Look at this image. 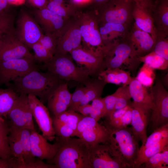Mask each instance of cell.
Instances as JSON below:
<instances>
[{"instance_id": "1", "label": "cell", "mask_w": 168, "mask_h": 168, "mask_svg": "<svg viewBox=\"0 0 168 168\" xmlns=\"http://www.w3.org/2000/svg\"><path fill=\"white\" fill-rule=\"evenodd\" d=\"M55 139L58 150L48 164L55 168H91L90 146L79 138L56 137Z\"/></svg>"}, {"instance_id": "2", "label": "cell", "mask_w": 168, "mask_h": 168, "mask_svg": "<svg viewBox=\"0 0 168 168\" xmlns=\"http://www.w3.org/2000/svg\"><path fill=\"white\" fill-rule=\"evenodd\" d=\"M61 80L51 72L33 70L12 82L11 88L20 94L34 95L43 103L61 83Z\"/></svg>"}, {"instance_id": "3", "label": "cell", "mask_w": 168, "mask_h": 168, "mask_svg": "<svg viewBox=\"0 0 168 168\" xmlns=\"http://www.w3.org/2000/svg\"><path fill=\"white\" fill-rule=\"evenodd\" d=\"M109 134L108 144L124 168H134L139 151V141L131 128H117L105 121L103 124Z\"/></svg>"}, {"instance_id": "4", "label": "cell", "mask_w": 168, "mask_h": 168, "mask_svg": "<svg viewBox=\"0 0 168 168\" xmlns=\"http://www.w3.org/2000/svg\"><path fill=\"white\" fill-rule=\"evenodd\" d=\"M101 51L103 69L119 68L135 72L141 63L126 37L104 45Z\"/></svg>"}, {"instance_id": "5", "label": "cell", "mask_w": 168, "mask_h": 168, "mask_svg": "<svg viewBox=\"0 0 168 168\" xmlns=\"http://www.w3.org/2000/svg\"><path fill=\"white\" fill-rule=\"evenodd\" d=\"M44 67L61 80L74 81L85 85L90 80L88 71L76 65L70 54H55Z\"/></svg>"}, {"instance_id": "6", "label": "cell", "mask_w": 168, "mask_h": 168, "mask_svg": "<svg viewBox=\"0 0 168 168\" xmlns=\"http://www.w3.org/2000/svg\"><path fill=\"white\" fill-rule=\"evenodd\" d=\"M134 2L130 0H110L97 14L95 13L98 24L108 22L130 26Z\"/></svg>"}, {"instance_id": "7", "label": "cell", "mask_w": 168, "mask_h": 168, "mask_svg": "<svg viewBox=\"0 0 168 168\" xmlns=\"http://www.w3.org/2000/svg\"><path fill=\"white\" fill-rule=\"evenodd\" d=\"M77 136L90 146L108 143V132L103 124L90 116H84L79 122L73 137Z\"/></svg>"}, {"instance_id": "8", "label": "cell", "mask_w": 168, "mask_h": 168, "mask_svg": "<svg viewBox=\"0 0 168 168\" xmlns=\"http://www.w3.org/2000/svg\"><path fill=\"white\" fill-rule=\"evenodd\" d=\"M76 18L79 24L82 47L91 50H99L104 46L95 13H82Z\"/></svg>"}, {"instance_id": "9", "label": "cell", "mask_w": 168, "mask_h": 168, "mask_svg": "<svg viewBox=\"0 0 168 168\" xmlns=\"http://www.w3.org/2000/svg\"><path fill=\"white\" fill-rule=\"evenodd\" d=\"M151 92L154 107L151 110L149 121L154 130L168 124V92L159 79L152 86Z\"/></svg>"}, {"instance_id": "10", "label": "cell", "mask_w": 168, "mask_h": 168, "mask_svg": "<svg viewBox=\"0 0 168 168\" xmlns=\"http://www.w3.org/2000/svg\"><path fill=\"white\" fill-rule=\"evenodd\" d=\"M34 61L26 58L0 60V85H8L10 82L38 69Z\"/></svg>"}, {"instance_id": "11", "label": "cell", "mask_w": 168, "mask_h": 168, "mask_svg": "<svg viewBox=\"0 0 168 168\" xmlns=\"http://www.w3.org/2000/svg\"><path fill=\"white\" fill-rule=\"evenodd\" d=\"M43 34L36 20L26 11H22L17 20L15 35L28 48L38 42Z\"/></svg>"}, {"instance_id": "12", "label": "cell", "mask_w": 168, "mask_h": 168, "mask_svg": "<svg viewBox=\"0 0 168 168\" xmlns=\"http://www.w3.org/2000/svg\"><path fill=\"white\" fill-rule=\"evenodd\" d=\"M27 96L33 117L42 132V135L48 140L53 141L56 136L52 118L48 108L35 95L29 94Z\"/></svg>"}, {"instance_id": "13", "label": "cell", "mask_w": 168, "mask_h": 168, "mask_svg": "<svg viewBox=\"0 0 168 168\" xmlns=\"http://www.w3.org/2000/svg\"><path fill=\"white\" fill-rule=\"evenodd\" d=\"M26 58L34 60L29 48L21 41L15 33H5L0 41V60Z\"/></svg>"}, {"instance_id": "14", "label": "cell", "mask_w": 168, "mask_h": 168, "mask_svg": "<svg viewBox=\"0 0 168 168\" xmlns=\"http://www.w3.org/2000/svg\"><path fill=\"white\" fill-rule=\"evenodd\" d=\"M90 162L91 168H123L108 143L90 146Z\"/></svg>"}, {"instance_id": "15", "label": "cell", "mask_w": 168, "mask_h": 168, "mask_svg": "<svg viewBox=\"0 0 168 168\" xmlns=\"http://www.w3.org/2000/svg\"><path fill=\"white\" fill-rule=\"evenodd\" d=\"M69 54L73 61L88 71L90 76L98 75L103 69V57L100 49L91 50L82 45Z\"/></svg>"}, {"instance_id": "16", "label": "cell", "mask_w": 168, "mask_h": 168, "mask_svg": "<svg viewBox=\"0 0 168 168\" xmlns=\"http://www.w3.org/2000/svg\"><path fill=\"white\" fill-rule=\"evenodd\" d=\"M34 15L36 21L41 25L45 34L52 35L58 38L69 21L47 8L35 10Z\"/></svg>"}, {"instance_id": "17", "label": "cell", "mask_w": 168, "mask_h": 168, "mask_svg": "<svg viewBox=\"0 0 168 168\" xmlns=\"http://www.w3.org/2000/svg\"><path fill=\"white\" fill-rule=\"evenodd\" d=\"M81 43L79 24L75 18L74 20L69 21L58 38L55 54H69L73 50L82 46Z\"/></svg>"}, {"instance_id": "18", "label": "cell", "mask_w": 168, "mask_h": 168, "mask_svg": "<svg viewBox=\"0 0 168 168\" xmlns=\"http://www.w3.org/2000/svg\"><path fill=\"white\" fill-rule=\"evenodd\" d=\"M7 118L10 125L18 128H26V122L33 121V116L29 105L27 95L20 94L8 112Z\"/></svg>"}, {"instance_id": "19", "label": "cell", "mask_w": 168, "mask_h": 168, "mask_svg": "<svg viewBox=\"0 0 168 168\" xmlns=\"http://www.w3.org/2000/svg\"><path fill=\"white\" fill-rule=\"evenodd\" d=\"M132 15L136 25L149 33L155 42L157 34L151 8V2H134Z\"/></svg>"}, {"instance_id": "20", "label": "cell", "mask_w": 168, "mask_h": 168, "mask_svg": "<svg viewBox=\"0 0 168 168\" xmlns=\"http://www.w3.org/2000/svg\"><path fill=\"white\" fill-rule=\"evenodd\" d=\"M130 104L132 109L131 129L135 137L144 144L148 137L147 129L152 110L133 102Z\"/></svg>"}, {"instance_id": "21", "label": "cell", "mask_w": 168, "mask_h": 168, "mask_svg": "<svg viewBox=\"0 0 168 168\" xmlns=\"http://www.w3.org/2000/svg\"><path fill=\"white\" fill-rule=\"evenodd\" d=\"M126 38L138 57L152 52L155 43L149 33L139 28L134 23Z\"/></svg>"}, {"instance_id": "22", "label": "cell", "mask_w": 168, "mask_h": 168, "mask_svg": "<svg viewBox=\"0 0 168 168\" xmlns=\"http://www.w3.org/2000/svg\"><path fill=\"white\" fill-rule=\"evenodd\" d=\"M30 141L32 154L42 160H46L48 161L51 160L58 150L57 142L53 144L49 143L48 140L36 129L30 130Z\"/></svg>"}, {"instance_id": "23", "label": "cell", "mask_w": 168, "mask_h": 168, "mask_svg": "<svg viewBox=\"0 0 168 168\" xmlns=\"http://www.w3.org/2000/svg\"><path fill=\"white\" fill-rule=\"evenodd\" d=\"M72 94L69 91L67 82H61L52 93L47 102V108L54 116L67 110Z\"/></svg>"}, {"instance_id": "24", "label": "cell", "mask_w": 168, "mask_h": 168, "mask_svg": "<svg viewBox=\"0 0 168 168\" xmlns=\"http://www.w3.org/2000/svg\"><path fill=\"white\" fill-rule=\"evenodd\" d=\"M151 8L157 37L168 36V0H156Z\"/></svg>"}, {"instance_id": "25", "label": "cell", "mask_w": 168, "mask_h": 168, "mask_svg": "<svg viewBox=\"0 0 168 168\" xmlns=\"http://www.w3.org/2000/svg\"><path fill=\"white\" fill-rule=\"evenodd\" d=\"M16 128L22 145L24 161L23 168H48L49 165L48 164L39 158L36 160L32 154L30 141L31 130L25 128Z\"/></svg>"}, {"instance_id": "26", "label": "cell", "mask_w": 168, "mask_h": 168, "mask_svg": "<svg viewBox=\"0 0 168 168\" xmlns=\"http://www.w3.org/2000/svg\"><path fill=\"white\" fill-rule=\"evenodd\" d=\"M129 26L108 22L99 24V30L104 45L125 37L129 30Z\"/></svg>"}, {"instance_id": "27", "label": "cell", "mask_w": 168, "mask_h": 168, "mask_svg": "<svg viewBox=\"0 0 168 168\" xmlns=\"http://www.w3.org/2000/svg\"><path fill=\"white\" fill-rule=\"evenodd\" d=\"M129 92L133 102L153 109L154 105L151 92L147 87L141 84L135 78H133L128 85Z\"/></svg>"}, {"instance_id": "28", "label": "cell", "mask_w": 168, "mask_h": 168, "mask_svg": "<svg viewBox=\"0 0 168 168\" xmlns=\"http://www.w3.org/2000/svg\"><path fill=\"white\" fill-rule=\"evenodd\" d=\"M98 76L106 83L122 84L123 86H128L134 78L131 76L130 72L119 68L102 70Z\"/></svg>"}, {"instance_id": "29", "label": "cell", "mask_w": 168, "mask_h": 168, "mask_svg": "<svg viewBox=\"0 0 168 168\" xmlns=\"http://www.w3.org/2000/svg\"><path fill=\"white\" fill-rule=\"evenodd\" d=\"M106 84L98 77L93 80H90L85 85L86 89L80 105L88 104L94 99L101 97Z\"/></svg>"}, {"instance_id": "30", "label": "cell", "mask_w": 168, "mask_h": 168, "mask_svg": "<svg viewBox=\"0 0 168 168\" xmlns=\"http://www.w3.org/2000/svg\"><path fill=\"white\" fill-rule=\"evenodd\" d=\"M8 139L12 157L18 163H24L22 143L16 128L10 125Z\"/></svg>"}, {"instance_id": "31", "label": "cell", "mask_w": 168, "mask_h": 168, "mask_svg": "<svg viewBox=\"0 0 168 168\" xmlns=\"http://www.w3.org/2000/svg\"><path fill=\"white\" fill-rule=\"evenodd\" d=\"M19 96L11 88H0V116L7 119V114Z\"/></svg>"}, {"instance_id": "32", "label": "cell", "mask_w": 168, "mask_h": 168, "mask_svg": "<svg viewBox=\"0 0 168 168\" xmlns=\"http://www.w3.org/2000/svg\"><path fill=\"white\" fill-rule=\"evenodd\" d=\"M142 165L145 168H168V146L148 159Z\"/></svg>"}, {"instance_id": "33", "label": "cell", "mask_w": 168, "mask_h": 168, "mask_svg": "<svg viewBox=\"0 0 168 168\" xmlns=\"http://www.w3.org/2000/svg\"><path fill=\"white\" fill-rule=\"evenodd\" d=\"M142 62L154 69L165 70L168 68V60L156 54L153 51L138 57Z\"/></svg>"}, {"instance_id": "34", "label": "cell", "mask_w": 168, "mask_h": 168, "mask_svg": "<svg viewBox=\"0 0 168 168\" xmlns=\"http://www.w3.org/2000/svg\"><path fill=\"white\" fill-rule=\"evenodd\" d=\"M9 130V123L6 121L0 126V158L5 159L12 157L8 139Z\"/></svg>"}, {"instance_id": "35", "label": "cell", "mask_w": 168, "mask_h": 168, "mask_svg": "<svg viewBox=\"0 0 168 168\" xmlns=\"http://www.w3.org/2000/svg\"><path fill=\"white\" fill-rule=\"evenodd\" d=\"M155 77L154 69L143 63L135 77L143 86L148 88L152 86Z\"/></svg>"}, {"instance_id": "36", "label": "cell", "mask_w": 168, "mask_h": 168, "mask_svg": "<svg viewBox=\"0 0 168 168\" xmlns=\"http://www.w3.org/2000/svg\"><path fill=\"white\" fill-rule=\"evenodd\" d=\"M115 92L116 101L114 111L123 108L129 104L131 98L128 85L119 87Z\"/></svg>"}, {"instance_id": "37", "label": "cell", "mask_w": 168, "mask_h": 168, "mask_svg": "<svg viewBox=\"0 0 168 168\" xmlns=\"http://www.w3.org/2000/svg\"><path fill=\"white\" fill-rule=\"evenodd\" d=\"M34 52L35 60L45 63L52 58L54 55L38 42L33 44L31 48Z\"/></svg>"}, {"instance_id": "38", "label": "cell", "mask_w": 168, "mask_h": 168, "mask_svg": "<svg viewBox=\"0 0 168 168\" xmlns=\"http://www.w3.org/2000/svg\"><path fill=\"white\" fill-rule=\"evenodd\" d=\"M92 111L89 116L97 121L105 114V108L103 98L101 97L96 98L92 101L91 104Z\"/></svg>"}, {"instance_id": "39", "label": "cell", "mask_w": 168, "mask_h": 168, "mask_svg": "<svg viewBox=\"0 0 168 168\" xmlns=\"http://www.w3.org/2000/svg\"><path fill=\"white\" fill-rule=\"evenodd\" d=\"M86 89L85 86L77 87L72 94L70 103L67 110L77 111L78 108L80 105Z\"/></svg>"}, {"instance_id": "40", "label": "cell", "mask_w": 168, "mask_h": 168, "mask_svg": "<svg viewBox=\"0 0 168 168\" xmlns=\"http://www.w3.org/2000/svg\"><path fill=\"white\" fill-rule=\"evenodd\" d=\"M152 51L156 54L168 60V37H157Z\"/></svg>"}, {"instance_id": "41", "label": "cell", "mask_w": 168, "mask_h": 168, "mask_svg": "<svg viewBox=\"0 0 168 168\" xmlns=\"http://www.w3.org/2000/svg\"><path fill=\"white\" fill-rule=\"evenodd\" d=\"M14 24V16L11 14L5 12L0 14V30L15 33Z\"/></svg>"}, {"instance_id": "42", "label": "cell", "mask_w": 168, "mask_h": 168, "mask_svg": "<svg viewBox=\"0 0 168 168\" xmlns=\"http://www.w3.org/2000/svg\"><path fill=\"white\" fill-rule=\"evenodd\" d=\"M58 38L52 35L43 34L38 42L54 55L55 53Z\"/></svg>"}, {"instance_id": "43", "label": "cell", "mask_w": 168, "mask_h": 168, "mask_svg": "<svg viewBox=\"0 0 168 168\" xmlns=\"http://www.w3.org/2000/svg\"><path fill=\"white\" fill-rule=\"evenodd\" d=\"M53 125L57 137L63 138L72 137L74 132L68 124H53Z\"/></svg>"}, {"instance_id": "44", "label": "cell", "mask_w": 168, "mask_h": 168, "mask_svg": "<svg viewBox=\"0 0 168 168\" xmlns=\"http://www.w3.org/2000/svg\"><path fill=\"white\" fill-rule=\"evenodd\" d=\"M131 119L132 109L130 104L129 107L124 114L120 119L111 124H109L106 122L110 125L115 128H123L126 127L131 124Z\"/></svg>"}, {"instance_id": "45", "label": "cell", "mask_w": 168, "mask_h": 168, "mask_svg": "<svg viewBox=\"0 0 168 168\" xmlns=\"http://www.w3.org/2000/svg\"><path fill=\"white\" fill-rule=\"evenodd\" d=\"M47 8L57 15L68 19L70 14L68 13L66 9L62 5L56 3L52 1H50L48 2Z\"/></svg>"}, {"instance_id": "46", "label": "cell", "mask_w": 168, "mask_h": 168, "mask_svg": "<svg viewBox=\"0 0 168 168\" xmlns=\"http://www.w3.org/2000/svg\"><path fill=\"white\" fill-rule=\"evenodd\" d=\"M67 110L68 111L67 124L73 130L74 133L79 122L84 116L75 111Z\"/></svg>"}, {"instance_id": "47", "label": "cell", "mask_w": 168, "mask_h": 168, "mask_svg": "<svg viewBox=\"0 0 168 168\" xmlns=\"http://www.w3.org/2000/svg\"><path fill=\"white\" fill-rule=\"evenodd\" d=\"M105 108V114L104 117L108 115L114 109L116 101V94L115 92L111 95L103 98Z\"/></svg>"}, {"instance_id": "48", "label": "cell", "mask_w": 168, "mask_h": 168, "mask_svg": "<svg viewBox=\"0 0 168 168\" xmlns=\"http://www.w3.org/2000/svg\"><path fill=\"white\" fill-rule=\"evenodd\" d=\"M129 106L130 103L123 108L112 111L105 117L106 120L105 121L109 124H111L119 119L124 114Z\"/></svg>"}, {"instance_id": "49", "label": "cell", "mask_w": 168, "mask_h": 168, "mask_svg": "<svg viewBox=\"0 0 168 168\" xmlns=\"http://www.w3.org/2000/svg\"><path fill=\"white\" fill-rule=\"evenodd\" d=\"M92 107L91 105L87 104L79 106L77 111L84 116H89L92 111Z\"/></svg>"}, {"instance_id": "50", "label": "cell", "mask_w": 168, "mask_h": 168, "mask_svg": "<svg viewBox=\"0 0 168 168\" xmlns=\"http://www.w3.org/2000/svg\"><path fill=\"white\" fill-rule=\"evenodd\" d=\"M47 0H34L31 3L39 9L47 8Z\"/></svg>"}, {"instance_id": "51", "label": "cell", "mask_w": 168, "mask_h": 168, "mask_svg": "<svg viewBox=\"0 0 168 168\" xmlns=\"http://www.w3.org/2000/svg\"><path fill=\"white\" fill-rule=\"evenodd\" d=\"M8 4L7 0H0V14L6 12L5 11Z\"/></svg>"}, {"instance_id": "52", "label": "cell", "mask_w": 168, "mask_h": 168, "mask_svg": "<svg viewBox=\"0 0 168 168\" xmlns=\"http://www.w3.org/2000/svg\"><path fill=\"white\" fill-rule=\"evenodd\" d=\"M0 168H10V159H5L0 158Z\"/></svg>"}, {"instance_id": "53", "label": "cell", "mask_w": 168, "mask_h": 168, "mask_svg": "<svg viewBox=\"0 0 168 168\" xmlns=\"http://www.w3.org/2000/svg\"><path fill=\"white\" fill-rule=\"evenodd\" d=\"M9 4H19L22 3L25 0H7Z\"/></svg>"}, {"instance_id": "54", "label": "cell", "mask_w": 168, "mask_h": 168, "mask_svg": "<svg viewBox=\"0 0 168 168\" xmlns=\"http://www.w3.org/2000/svg\"><path fill=\"white\" fill-rule=\"evenodd\" d=\"M96 2L100 4L106 3L110 0H94Z\"/></svg>"}, {"instance_id": "55", "label": "cell", "mask_w": 168, "mask_h": 168, "mask_svg": "<svg viewBox=\"0 0 168 168\" xmlns=\"http://www.w3.org/2000/svg\"><path fill=\"white\" fill-rule=\"evenodd\" d=\"M50 1H52L54 3L60 4L62 5L63 0H50Z\"/></svg>"}, {"instance_id": "56", "label": "cell", "mask_w": 168, "mask_h": 168, "mask_svg": "<svg viewBox=\"0 0 168 168\" xmlns=\"http://www.w3.org/2000/svg\"><path fill=\"white\" fill-rule=\"evenodd\" d=\"M7 33L5 31H3V30H0V41L1 39H2V37L3 35L5 33Z\"/></svg>"}, {"instance_id": "57", "label": "cell", "mask_w": 168, "mask_h": 168, "mask_svg": "<svg viewBox=\"0 0 168 168\" xmlns=\"http://www.w3.org/2000/svg\"><path fill=\"white\" fill-rule=\"evenodd\" d=\"M87 0H72V1L75 2L77 3H81L84 2L86 1Z\"/></svg>"}, {"instance_id": "58", "label": "cell", "mask_w": 168, "mask_h": 168, "mask_svg": "<svg viewBox=\"0 0 168 168\" xmlns=\"http://www.w3.org/2000/svg\"><path fill=\"white\" fill-rule=\"evenodd\" d=\"M3 117L0 116V126L6 121Z\"/></svg>"}, {"instance_id": "59", "label": "cell", "mask_w": 168, "mask_h": 168, "mask_svg": "<svg viewBox=\"0 0 168 168\" xmlns=\"http://www.w3.org/2000/svg\"><path fill=\"white\" fill-rule=\"evenodd\" d=\"M136 3H141L143 2H145L144 0H130Z\"/></svg>"}, {"instance_id": "60", "label": "cell", "mask_w": 168, "mask_h": 168, "mask_svg": "<svg viewBox=\"0 0 168 168\" xmlns=\"http://www.w3.org/2000/svg\"><path fill=\"white\" fill-rule=\"evenodd\" d=\"M144 1L146 2H150L151 0H144Z\"/></svg>"}, {"instance_id": "61", "label": "cell", "mask_w": 168, "mask_h": 168, "mask_svg": "<svg viewBox=\"0 0 168 168\" xmlns=\"http://www.w3.org/2000/svg\"><path fill=\"white\" fill-rule=\"evenodd\" d=\"M34 0H28V2L30 3Z\"/></svg>"}]
</instances>
